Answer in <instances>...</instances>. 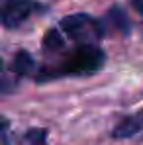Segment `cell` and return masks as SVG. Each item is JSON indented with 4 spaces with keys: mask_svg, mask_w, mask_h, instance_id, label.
Masks as SVG:
<instances>
[{
    "mask_svg": "<svg viewBox=\"0 0 143 145\" xmlns=\"http://www.w3.org/2000/svg\"><path fill=\"white\" fill-rule=\"evenodd\" d=\"M104 53L96 43H80L78 47L71 51L65 59H61L55 67H45L37 74L39 80L45 78H57V76H82V74H92L100 71L104 65Z\"/></svg>",
    "mask_w": 143,
    "mask_h": 145,
    "instance_id": "obj_1",
    "label": "cell"
},
{
    "mask_svg": "<svg viewBox=\"0 0 143 145\" xmlns=\"http://www.w3.org/2000/svg\"><path fill=\"white\" fill-rule=\"evenodd\" d=\"M12 69H14L16 74H20V76L29 74V72L33 71V59H31V55H29V53H25V51H18V53H16V57H14Z\"/></svg>",
    "mask_w": 143,
    "mask_h": 145,
    "instance_id": "obj_6",
    "label": "cell"
},
{
    "mask_svg": "<svg viewBox=\"0 0 143 145\" xmlns=\"http://www.w3.org/2000/svg\"><path fill=\"white\" fill-rule=\"evenodd\" d=\"M8 90H12V86H8V80L2 74V59H0V92H8Z\"/></svg>",
    "mask_w": 143,
    "mask_h": 145,
    "instance_id": "obj_9",
    "label": "cell"
},
{
    "mask_svg": "<svg viewBox=\"0 0 143 145\" xmlns=\"http://www.w3.org/2000/svg\"><path fill=\"white\" fill-rule=\"evenodd\" d=\"M102 24L108 29L112 31H121V33H127L129 31V22H127V16L119 10V8H112L106 16V20H102Z\"/></svg>",
    "mask_w": 143,
    "mask_h": 145,
    "instance_id": "obj_5",
    "label": "cell"
},
{
    "mask_svg": "<svg viewBox=\"0 0 143 145\" xmlns=\"http://www.w3.org/2000/svg\"><path fill=\"white\" fill-rule=\"evenodd\" d=\"M59 29L63 31L65 37L78 41V45L80 43H96L106 33L102 20H96L88 14H72L69 18H65L59 24Z\"/></svg>",
    "mask_w": 143,
    "mask_h": 145,
    "instance_id": "obj_2",
    "label": "cell"
},
{
    "mask_svg": "<svg viewBox=\"0 0 143 145\" xmlns=\"http://www.w3.org/2000/svg\"><path fill=\"white\" fill-rule=\"evenodd\" d=\"M22 145H47V133L43 129H29L22 139Z\"/></svg>",
    "mask_w": 143,
    "mask_h": 145,
    "instance_id": "obj_8",
    "label": "cell"
},
{
    "mask_svg": "<svg viewBox=\"0 0 143 145\" xmlns=\"http://www.w3.org/2000/svg\"><path fill=\"white\" fill-rule=\"evenodd\" d=\"M35 0H6L0 8V24L4 27H18L33 14Z\"/></svg>",
    "mask_w": 143,
    "mask_h": 145,
    "instance_id": "obj_3",
    "label": "cell"
},
{
    "mask_svg": "<svg viewBox=\"0 0 143 145\" xmlns=\"http://www.w3.org/2000/svg\"><path fill=\"white\" fill-rule=\"evenodd\" d=\"M43 47L45 51H59L65 47V35L61 29H49L43 37Z\"/></svg>",
    "mask_w": 143,
    "mask_h": 145,
    "instance_id": "obj_7",
    "label": "cell"
},
{
    "mask_svg": "<svg viewBox=\"0 0 143 145\" xmlns=\"http://www.w3.org/2000/svg\"><path fill=\"white\" fill-rule=\"evenodd\" d=\"M116 139H127V137H137L143 135V110H139L133 116H127L119 121L118 125L114 127L112 133Z\"/></svg>",
    "mask_w": 143,
    "mask_h": 145,
    "instance_id": "obj_4",
    "label": "cell"
}]
</instances>
